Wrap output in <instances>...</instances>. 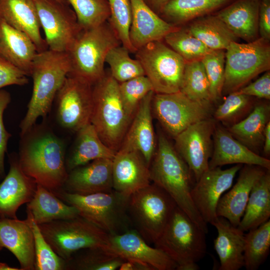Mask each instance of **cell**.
I'll return each mask as SVG.
<instances>
[{
  "label": "cell",
  "mask_w": 270,
  "mask_h": 270,
  "mask_svg": "<svg viewBox=\"0 0 270 270\" xmlns=\"http://www.w3.org/2000/svg\"><path fill=\"white\" fill-rule=\"evenodd\" d=\"M70 70L67 52L48 48L36 54L30 73L32 92L26 114L20 124V136L28 132L39 118H44L48 114Z\"/></svg>",
  "instance_id": "3"
},
{
  "label": "cell",
  "mask_w": 270,
  "mask_h": 270,
  "mask_svg": "<svg viewBox=\"0 0 270 270\" xmlns=\"http://www.w3.org/2000/svg\"><path fill=\"white\" fill-rule=\"evenodd\" d=\"M230 0H170L159 12L168 22L183 24L208 14Z\"/></svg>",
  "instance_id": "35"
},
{
  "label": "cell",
  "mask_w": 270,
  "mask_h": 270,
  "mask_svg": "<svg viewBox=\"0 0 270 270\" xmlns=\"http://www.w3.org/2000/svg\"><path fill=\"white\" fill-rule=\"evenodd\" d=\"M10 164L0 184V218H17V210L32 200L36 188V182L22 170L18 159L10 158Z\"/></svg>",
  "instance_id": "22"
},
{
  "label": "cell",
  "mask_w": 270,
  "mask_h": 270,
  "mask_svg": "<svg viewBox=\"0 0 270 270\" xmlns=\"http://www.w3.org/2000/svg\"><path fill=\"white\" fill-rule=\"evenodd\" d=\"M71 6L82 30L96 26L108 20L110 10L106 0H66Z\"/></svg>",
  "instance_id": "41"
},
{
  "label": "cell",
  "mask_w": 270,
  "mask_h": 270,
  "mask_svg": "<svg viewBox=\"0 0 270 270\" xmlns=\"http://www.w3.org/2000/svg\"><path fill=\"white\" fill-rule=\"evenodd\" d=\"M34 241L35 270H66V261L52 250L42 234L38 225L26 212Z\"/></svg>",
  "instance_id": "42"
},
{
  "label": "cell",
  "mask_w": 270,
  "mask_h": 270,
  "mask_svg": "<svg viewBox=\"0 0 270 270\" xmlns=\"http://www.w3.org/2000/svg\"><path fill=\"white\" fill-rule=\"evenodd\" d=\"M186 30L212 50H226L238 39L217 16L198 18Z\"/></svg>",
  "instance_id": "33"
},
{
  "label": "cell",
  "mask_w": 270,
  "mask_h": 270,
  "mask_svg": "<svg viewBox=\"0 0 270 270\" xmlns=\"http://www.w3.org/2000/svg\"><path fill=\"white\" fill-rule=\"evenodd\" d=\"M28 75L8 60L0 57V90L10 85L27 84Z\"/></svg>",
  "instance_id": "47"
},
{
  "label": "cell",
  "mask_w": 270,
  "mask_h": 270,
  "mask_svg": "<svg viewBox=\"0 0 270 270\" xmlns=\"http://www.w3.org/2000/svg\"><path fill=\"white\" fill-rule=\"evenodd\" d=\"M21 136L18 162L22 170L52 192L62 188L68 174L63 140L35 124Z\"/></svg>",
  "instance_id": "1"
},
{
  "label": "cell",
  "mask_w": 270,
  "mask_h": 270,
  "mask_svg": "<svg viewBox=\"0 0 270 270\" xmlns=\"http://www.w3.org/2000/svg\"><path fill=\"white\" fill-rule=\"evenodd\" d=\"M38 225L54 252L66 262L78 250L108 244L109 234L80 216Z\"/></svg>",
  "instance_id": "9"
},
{
  "label": "cell",
  "mask_w": 270,
  "mask_h": 270,
  "mask_svg": "<svg viewBox=\"0 0 270 270\" xmlns=\"http://www.w3.org/2000/svg\"><path fill=\"white\" fill-rule=\"evenodd\" d=\"M92 86L76 77L67 76L56 96V118L62 128L77 132L90 123Z\"/></svg>",
  "instance_id": "14"
},
{
  "label": "cell",
  "mask_w": 270,
  "mask_h": 270,
  "mask_svg": "<svg viewBox=\"0 0 270 270\" xmlns=\"http://www.w3.org/2000/svg\"><path fill=\"white\" fill-rule=\"evenodd\" d=\"M52 192L74 206L80 216L109 234H122L133 228L128 214L130 196L113 189L87 195L69 193L61 188Z\"/></svg>",
  "instance_id": "7"
},
{
  "label": "cell",
  "mask_w": 270,
  "mask_h": 270,
  "mask_svg": "<svg viewBox=\"0 0 270 270\" xmlns=\"http://www.w3.org/2000/svg\"><path fill=\"white\" fill-rule=\"evenodd\" d=\"M213 226L218 232L214 248L220 262L219 270L240 269L244 266V232L221 216H218Z\"/></svg>",
  "instance_id": "27"
},
{
  "label": "cell",
  "mask_w": 270,
  "mask_h": 270,
  "mask_svg": "<svg viewBox=\"0 0 270 270\" xmlns=\"http://www.w3.org/2000/svg\"><path fill=\"white\" fill-rule=\"evenodd\" d=\"M154 93L150 92L140 102L119 148L138 152L149 166L156 147L152 110Z\"/></svg>",
  "instance_id": "19"
},
{
  "label": "cell",
  "mask_w": 270,
  "mask_h": 270,
  "mask_svg": "<svg viewBox=\"0 0 270 270\" xmlns=\"http://www.w3.org/2000/svg\"><path fill=\"white\" fill-rule=\"evenodd\" d=\"M76 132L74 148L66 158V164L68 172L96 159H113L116 152L103 142L90 123Z\"/></svg>",
  "instance_id": "30"
},
{
  "label": "cell",
  "mask_w": 270,
  "mask_h": 270,
  "mask_svg": "<svg viewBox=\"0 0 270 270\" xmlns=\"http://www.w3.org/2000/svg\"><path fill=\"white\" fill-rule=\"evenodd\" d=\"M112 188L126 196L151 183L149 166L138 151L119 149L112 160Z\"/></svg>",
  "instance_id": "18"
},
{
  "label": "cell",
  "mask_w": 270,
  "mask_h": 270,
  "mask_svg": "<svg viewBox=\"0 0 270 270\" xmlns=\"http://www.w3.org/2000/svg\"><path fill=\"white\" fill-rule=\"evenodd\" d=\"M121 44L108 21L82 30L67 52L70 64L68 75L94 85L105 74L108 52Z\"/></svg>",
  "instance_id": "5"
},
{
  "label": "cell",
  "mask_w": 270,
  "mask_h": 270,
  "mask_svg": "<svg viewBox=\"0 0 270 270\" xmlns=\"http://www.w3.org/2000/svg\"><path fill=\"white\" fill-rule=\"evenodd\" d=\"M176 206L165 190L152 182L130 196L128 214L133 228L148 243L154 244Z\"/></svg>",
  "instance_id": "8"
},
{
  "label": "cell",
  "mask_w": 270,
  "mask_h": 270,
  "mask_svg": "<svg viewBox=\"0 0 270 270\" xmlns=\"http://www.w3.org/2000/svg\"><path fill=\"white\" fill-rule=\"evenodd\" d=\"M260 5L258 0H237L216 16L237 38L250 42L258 36Z\"/></svg>",
  "instance_id": "29"
},
{
  "label": "cell",
  "mask_w": 270,
  "mask_h": 270,
  "mask_svg": "<svg viewBox=\"0 0 270 270\" xmlns=\"http://www.w3.org/2000/svg\"><path fill=\"white\" fill-rule=\"evenodd\" d=\"M0 18L26 34L38 52L48 49L40 34V24L33 0H0Z\"/></svg>",
  "instance_id": "26"
},
{
  "label": "cell",
  "mask_w": 270,
  "mask_h": 270,
  "mask_svg": "<svg viewBox=\"0 0 270 270\" xmlns=\"http://www.w3.org/2000/svg\"><path fill=\"white\" fill-rule=\"evenodd\" d=\"M37 52L36 45L26 34L0 18V57L28 76Z\"/></svg>",
  "instance_id": "28"
},
{
  "label": "cell",
  "mask_w": 270,
  "mask_h": 270,
  "mask_svg": "<svg viewBox=\"0 0 270 270\" xmlns=\"http://www.w3.org/2000/svg\"><path fill=\"white\" fill-rule=\"evenodd\" d=\"M125 261L106 247L84 248L66 262V270H116Z\"/></svg>",
  "instance_id": "36"
},
{
  "label": "cell",
  "mask_w": 270,
  "mask_h": 270,
  "mask_svg": "<svg viewBox=\"0 0 270 270\" xmlns=\"http://www.w3.org/2000/svg\"><path fill=\"white\" fill-rule=\"evenodd\" d=\"M132 20L130 40L136 52L146 44L162 40L170 32L177 28L161 18L144 0H130Z\"/></svg>",
  "instance_id": "24"
},
{
  "label": "cell",
  "mask_w": 270,
  "mask_h": 270,
  "mask_svg": "<svg viewBox=\"0 0 270 270\" xmlns=\"http://www.w3.org/2000/svg\"><path fill=\"white\" fill-rule=\"evenodd\" d=\"M263 152L266 156L270 154V122L266 124L264 133Z\"/></svg>",
  "instance_id": "52"
},
{
  "label": "cell",
  "mask_w": 270,
  "mask_h": 270,
  "mask_svg": "<svg viewBox=\"0 0 270 270\" xmlns=\"http://www.w3.org/2000/svg\"><path fill=\"white\" fill-rule=\"evenodd\" d=\"M26 212L38 224L80 216L74 206L66 203L39 184L32 198L26 204Z\"/></svg>",
  "instance_id": "31"
},
{
  "label": "cell",
  "mask_w": 270,
  "mask_h": 270,
  "mask_svg": "<svg viewBox=\"0 0 270 270\" xmlns=\"http://www.w3.org/2000/svg\"><path fill=\"white\" fill-rule=\"evenodd\" d=\"M10 94L4 90H0V178L5 175L4 158L6 151L7 144L11 134L6 130L4 122L3 114L5 109L10 103Z\"/></svg>",
  "instance_id": "48"
},
{
  "label": "cell",
  "mask_w": 270,
  "mask_h": 270,
  "mask_svg": "<svg viewBox=\"0 0 270 270\" xmlns=\"http://www.w3.org/2000/svg\"><path fill=\"white\" fill-rule=\"evenodd\" d=\"M238 91L250 96L270 99V72L266 71L262 76Z\"/></svg>",
  "instance_id": "49"
},
{
  "label": "cell",
  "mask_w": 270,
  "mask_h": 270,
  "mask_svg": "<svg viewBox=\"0 0 270 270\" xmlns=\"http://www.w3.org/2000/svg\"><path fill=\"white\" fill-rule=\"evenodd\" d=\"M106 248L125 260L138 262L152 270H174L177 265L161 250L150 246L134 229L109 234Z\"/></svg>",
  "instance_id": "17"
},
{
  "label": "cell",
  "mask_w": 270,
  "mask_h": 270,
  "mask_svg": "<svg viewBox=\"0 0 270 270\" xmlns=\"http://www.w3.org/2000/svg\"><path fill=\"white\" fill-rule=\"evenodd\" d=\"M120 270H152L148 266L142 264L126 260L120 266Z\"/></svg>",
  "instance_id": "51"
},
{
  "label": "cell",
  "mask_w": 270,
  "mask_h": 270,
  "mask_svg": "<svg viewBox=\"0 0 270 270\" xmlns=\"http://www.w3.org/2000/svg\"><path fill=\"white\" fill-rule=\"evenodd\" d=\"M48 48L68 52L82 30L74 10L57 0H33Z\"/></svg>",
  "instance_id": "13"
},
{
  "label": "cell",
  "mask_w": 270,
  "mask_h": 270,
  "mask_svg": "<svg viewBox=\"0 0 270 270\" xmlns=\"http://www.w3.org/2000/svg\"><path fill=\"white\" fill-rule=\"evenodd\" d=\"M216 126L215 120L210 118L192 124L174 138V148L188 166L196 182L208 169Z\"/></svg>",
  "instance_id": "15"
},
{
  "label": "cell",
  "mask_w": 270,
  "mask_h": 270,
  "mask_svg": "<svg viewBox=\"0 0 270 270\" xmlns=\"http://www.w3.org/2000/svg\"><path fill=\"white\" fill-rule=\"evenodd\" d=\"M258 27L260 38L269 40L270 39V0H262L260 4Z\"/></svg>",
  "instance_id": "50"
},
{
  "label": "cell",
  "mask_w": 270,
  "mask_h": 270,
  "mask_svg": "<svg viewBox=\"0 0 270 270\" xmlns=\"http://www.w3.org/2000/svg\"><path fill=\"white\" fill-rule=\"evenodd\" d=\"M61 189L80 195L112 190V160L96 159L72 169Z\"/></svg>",
  "instance_id": "21"
},
{
  "label": "cell",
  "mask_w": 270,
  "mask_h": 270,
  "mask_svg": "<svg viewBox=\"0 0 270 270\" xmlns=\"http://www.w3.org/2000/svg\"><path fill=\"white\" fill-rule=\"evenodd\" d=\"M242 164L222 170L220 167L208 168L196 182L191 192L194 204L202 219L213 226L218 218L216 210L223 194L230 189Z\"/></svg>",
  "instance_id": "16"
},
{
  "label": "cell",
  "mask_w": 270,
  "mask_h": 270,
  "mask_svg": "<svg viewBox=\"0 0 270 270\" xmlns=\"http://www.w3.org/2000/svg\"><path fill=\"white\" fill-rule=\"evenodd\" d=\"M267 170H270L255 165L245 164L242 168L236 183L220 197L216 210L217 216L238 227L253 186Z\"/></svg>",
  "instance_id": "20"
},
{
  "label": "cell",
  "mask_w": 270,
  "mask_h": 270,
  "mask_svg": "<svg viewBox=\"0 0 270 270\" xmlns=\"http://www.w3.org/2000/svg\"><path fill=\"white\" fill-rule=\"evenodd\" d=\"M270 217V174L267 170L253 186L238 228L243 232L254 228Z\"/></svg>",
  "instance_id": "32"
},
{
  "label": "cell",
  "mask_w": 270,
  "mask_h": 270,
  "mask_svg": "<svg viewBox=\"0 0 270 270\" xmlns=\"http://www.w3.org/2000/svg\"><path fill=\"white\" fill-rule=\"evenodd\" d=\"M213 150L208 168L230 164H244L270 168V160L236 139L228 130L218 126L213 134Z\"/></svg>",
  "instance_id": "23"
},
{
  "label": "cell",
  "mask_w": 270,
  "mask_h": 270,
  "mask_svg": "<svg viewBox=\"0 0 270 270\" xmlns=\"http://www.w3.org/2000/svg\"><path fill=\"white\" fill-rule=\"evenodd\" d=\"M59 2H67L66 0H57Z\"/></svg>",
  "instance_id": "56"
},
{
  "label": "cell",
  "mask_w": 270,
  "mask_h": 270,
  "mask_svg": "<svg viewBox=\"0 0 270 270\" xmlns=\"http://www.w3.org/2000/svg\"><path fill=\"white\" fill-rule=\"evenodd\" d=\"M206 232L176 206L162 234L154 244L177 265V270H198L206 253Z\"/></svg>",
  "instance_id": "6"
},
{
  "label": "cell",
  "mask_w": 270,
  "mask_h": 270,
  "mask_svg": "<svg viewBox=\"0 0 270 270\" xmlns=\"http://www.w3.org/2000/svg\"><path fill=\"white\" fill-rule=\"evenodd\" d=\"M0 270H21V269L10 266L6 263L0 262Z\"/></svg>",
  "instance_id": "54"
},
{
  "label": "cell",
  "mask_w": 270,
  "mask_h": 270,
  "mask_svg": "<svg viewBox=\"0 0 270 270\" xmlns=\"http://www.w3.org/2000/svg\"><path fill=\"white\" fill-rule=\"evenodd\" d=\"M270 112L269 105L259 104L246 118L234 124L228 130L236 139L254 152L264 142Z\"/></svg>",
  "instance_id": "34"
},
{
  "label": "cell",
  "mask_w": 270,
  "mask_h": 270,
  "mask_svg": "<svg viewBox=\"0 0 270 270\" xmlns=\"http://www.w3.org/2000/svg\"><path fill=\"white\" fill-rule=\"evenodd\" d=\"M0 243L16 257L21 270H35L34 237L26 219L0 218Z\"/></svg>",
  "instance_id": "25"
},
{
  "label": "cell",
  "mask_w": 270,
  "mask_h": 270,
  "mask_svg": "<svg viewBox=\"0 0 270 270\" xmlns=\"http://www.w3.org/2000/svg\"><path fill=\"white\" fill-rule=\"evenodd\" d=\"M136 53L155 93L180 91L186 64L180 56L162 40L150 42Z\"/></svg>",
  "instance_id": "11"
},
{
  "label": "cell",
  "mask_w": 270,
  "mask_h": 270,
  "mask_svg": "<svg viewBox=\"0 0 270 270\" xmlns=\"http://www.w3.org/2000/svg\"><path fill=\"white\" fill-rule=\"evenodd\" d=\"M130 52L122 46H118L108 52L105 62L110 68V74L118 83L145 76L143 68L137 59L132 58Z\"/></svg>",
  "instance_id": "39"
},
{
  "label": "cell",
  "mask_w": 270,
  "mask_h": 270,
  "mask_svg": "<svg viewBox=\"0 0 270 270\" xmlns=\"http://www.w3.org/2000/svg\"><path fill=\"white\" fill-rule=\"evenodd\" d=\"M270 250V220L244 234V267L257 270L267 258Z\"/></svg>",
  "instance_id": "37"
},
{
  "label": "cell",
  "mask_w": 270,
  "mask_h": 270,
  "mask_svg": "<svg viewBox=\"0 0 270 270\" xmlns=\"http://www.w3.org/2000/svg\"><path fill=\"white\" fill-rule=\"evenodd\" d=\"M180 91L194 101L212 105L210 83L201 60L186 62Z\"/></svg>",
  "instance_id": "38"
},
{
  "label": "cell",
  "mask_w": 270,
  "mask_h": 270,
  "mask_svg": "<svg viewBox=\"0 0 270 270\" xmlns=\"http://www.w3.org/2000/svg\"><path fill=\"white\" fill-rule=\"evenodd\" d=\"M110 16L108 22L122 46L130 52H136L131 44L129 32L132 20V7L130 0H106Z\"/></svg>",
  "instance_id": "43"
},
{
  "label": "cell",
  "mask_w": 270,
  "mask_h": 270,
  "mask_svg": "<svg viewBox=\"0 0 270 270\" xmlns=\"http://www.w3.org/2000/svg\"><path fill=\"white\" fill-rule=\"evenodd\" d=\"M149 169L151 182L165 190L177 206L208 234V224L202 218L191 196L194 176L174 146L160 132Z\"/></svg>",
  "instance_id": "2"
},
{
  "label": "cell",
  "mask_w": 270,
  "mask_h": 270,
  "mask_svg": "<svg viewBox=\"0 0 270 270\" xmlns=\"http://www.w3.org/2000/svg\"><path fill=\"white\" fill-rule=\"evenodd\" d=\"M225 52L222 92L230 94L270 68V46L262 38L240 44L232 42Z\"/></svg>",
  "instance_id": "10"
},
{
  "label": "cell",
  "mask_w": 270,
  "mask_h": 270,
  "mask_svg": "<svg viewBox=\"0 0 270 270\" xmlns=\"http://www.w3.org/2000/svg\"><path fill=\"white\" fill-rule=\"evenodd\" d=\"M92 96L90 123L103 142L117 152L132 120L122 102L119 83L105 72L92 86Z\"/></svg>",
  "instance_id": "4"
},
{
  "label": "cell",
  "mask_w": 270,
  "mask_h": 270,
  "mask_svg": "<svg viewBox=\"0 0 270 270\" xmlns=\"http://www.w3.org/2000/svg\"><path fill=\"white\" fill-rule=\"evenodd\" d=\"M250 97L238 90L229 94L216 110L214 113L215 119L224 122L234 120L250 106Z\"/></svg>",
  "instance_id": "46"
},
{
  "label": "cell",
  "mask_w": 270,
  "mask_h": 270,
  "mask_svg": "<svg viewBox=\"0 0 270 270\" xmlns=\"http://www.w3.org/2000/svg\"><path fill=\"white\" fill-rule=\"evenodd\" d=\"M119 91L125 110L132 120L142 100L154 89L148 78L142 76L119 83Z\"/></svg>",
  "instance_id": "44"
},
{
  "label": "cell",
  "mask_w": 270,
  "mask_h": 270,
  "mask_svg": "<svg viewBox=\"0 0 270 270\" xmlns=\"http://www.w3.org/2000/svg\"><path fill=\"white\" fill-rule=\"evenodd\" d=\"M170 0H144L147 4L156 13L160 12L162 7Z\"/></svg>",
  "instance_id": "53"
},
{
  "label": "cell",
  "mask_w": 270,
  "mask_h": 270,
  "mask_svg": "<svg viewBox=\"0 0 270 270\" xmlns=\"http://www.w3.org/2000/svg\"><path fill=\"white\" fill-rule=\"evenodd\" d=\"M4 248L3 246L0 243V251Z\"/></svg>",
  "instance_id": "55"
},
{
  "label": "cell",
  "mask_w": 270,
  "mask_h": 270,
  "mask_svg": "<svg viewBox=\"0 0 270 270\" xmlns=\"http://www.w3.org/2000/svg\"><path fill=\"white\" fill-rule=\"evenodd\" d=\"M152 110L164 130L174 138L192 124L210 118L212 105L194 101L180 91L154 92Z\"/></svg>",
  "instance_id": "12"
},
{
  "label": "cell",
  "mask_w": 270,
  "mask_h": 270,
  "mask_svg": "<svg viewBox=\"0 0 270 270\" xmlns=\"http://www.w3.org/2000/svg\"><path fill=\"white\" fill-rule=\"evenodd\" d=\"M164 39L186 62L201 60L212 50L187 30L177 28L166 34Z\"/></svg>",
  "instance_id": "40"
},
{
  "label": "cell",
  "mask_w": 270,
  "mask_h": 270,
  "mask_svg": "<svg viewBox=\"0 0 270 270\" xmlns=\"http://www.w3.org/2000/svg\"><path fill=\"white\" fill-rule=\"evenodd\" d=\"M201 61L208 78L212 102L222 96L224 80L225 52L222 50H212Z\"/></svg>",
  "instance_id": "45"
}]
</instances>
